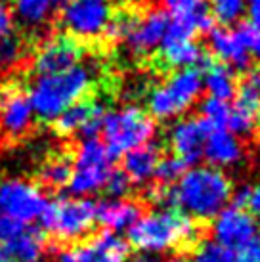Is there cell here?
Masks as SVG:
<instances>
[{"label":"cell","mask_w":260,"mask_h":262,"mask_svg":"<svg viewBox=\"0 0 260 262\" xmlns=\"http://www.w3.org/2000/svg\"><path fill=\"white\" fill-rule=\"evenodd\" d=\"M15 31V17L14 12L8 2L0 0V42H4L8 38L14 37Z\"/></svg>","instance_id":"cell-35"},{"label":"cell","mask_w":260,"mask_h":262,"mask_svg":"<svg viewBox=\"0 0 260 262\" xmlns=\"http://www.w3.org/2000/svg\"><path fill=\"white\" fill-rule=\"evenodd\" d=\"M48 251L54 253V262H126L130 245L121 235L103 230L77 243Z\"/></svg>","instance_id":"cell-9"},{"label":"cell","mask_w":260,"mask_h":262,"mask_svg":"<svg viewBox=\"0 0 260 262\" xmlns=\"http://www.w3.org/2000/svg\"><path fill=\"white\" fill-rule=\"evenodd\" d=\"M239 31H241V35L245 38L251 56H254V58L260 61V31L254 29L251 23H241V25H239Z\"/></svg>","instance_id":"cell-38"},{"label":"cell","mask_w":260,"mask_h":262,"mask_svg":"<svg viewBox=\"0 0 260 262\" xmlns=\"http://www.w3.org/2000/svg\"><path fill=\"white\" fill-rule=\"evenodd\" d=\"M128 245L144 255H163L184 247L197 237V226L174 207H157L140 214L128 230Z\"/></svg>","instance_id":"cell-2"},{"label":"cell","mask_w":260,"mask_h":262,"mask_svg":"<svg viewBox=\"0 0 260 262\" xmlns=\"http://www.w3.org/2000/svg\"><path fill=\"white\" fill-rule=\"evenodd\" d=\"M142 214L140 205L132 199H107L96 205V224H100L105 232H124Z\"/></svg>","instance_id":"cell-20"},{"label":"cell","mask_w":260,"mask_h":262,"mask_svg":"<svg viewBox=\"0 0 260 262\" xmlns=\"http://www.w3.org/2000/svg\"><path fill=\"white\" fill-rule=\"evenodd\" d=\"M105 117V107L98 100H80L61 113L54 121L56 132L59 136H75L80 134L82 140L96 138L101 130V123Z\"/></svg>","instance_id":"cell-14"},{"label":"cell","mask_w":260,"mask_h":262,"mask_svg":"<svg viewBox=\"0 0 260 262\" xmlns=\"http://www.w3.org/2000/svg\"><path fill=\"white\" fill-rule=\"evenodd\" d=\"M231 262H260V232L249 245L239 251H233Z\"/></svg>","instance_id":"cell-37"},{"label":"cell","mask_w":260,"mask_h":262,"mask_svg":"<svg viewBox=\"0 0 260 262\" xmlns=\"http://www.w3.org/2000/svg\"><path fill=\"white\" fill-rule=\"evenodd\" d=\"M100 132L103 134V144L107 151L117 157L144 144H149L157 132V126L151 115L145 113L142 107L123 105L105 111Z\"/></svg>","instance_id":"cell-6"},{"label":"cell","mask_w":260,"mask_h":262,"mask_svg":"<svg viewBox=\"0 0 260 262\" xmlns=\"http://www.w3.org/2000/svg\"><path fill=\"white\" fill-rule=\"evenodd\" d=\"M203 92V77L199 67L176 69L161 84L147 94V110L151 119L168 121L184 115L193 107Z\"/></svg>","instance_id":"cell-5"},{"label":"cell","mask_w":260,"mask_h":262,"mask_svg":"<svg viewBox=\"0 0 260 262\" xmlns=\"http://www.w3.org/2000/svg\"><path fill=\"white\" fill-rule=\"evenodd\" d=\"M121 4H142V2H147V0H119Z\"/></svg>","instance_id":"cell-41"},{"label":"cell","mask_w":260,"mask_h":262,"mask_svg":"<svg viewBox=\"0 0 260 262\" xmlns=\"http://www.w3.org/2000/svg\"><path fill=\"white\" fill-rule=\"evenodd\" d=\"M258 232L256 216L235 205H228L224 211L212 219V241L231 251H239L249 245L258 235Z\"/></svg>","instance_id":"cell-12"},{"label":"cell","mask_w":260,"mask_h":262,"mask_svg":"<svg viewBox=\"0 0 260 262\" xmlns=\"http://www.w3.org/2000/svg\"><path fill=\"white\" fill-rule=\"evenodd\" d=\"M209 8L214 21L230 25V23H235L241 15L245 14L247 0H210Z\"/></svg>","instance_id":"cell-29"},{"label":"cell","mask_w":260,"mask_h":262,"mask_svg":"<svg viewBox=\"0 0 260 262\" xmlns=\"http://www.w3.org/2000/svg\"><path fill=\"white\" fill-rule=\"evenodd\" d=\"M92 84L94 69L80 61L59 73L36 75L27 96L35 117L54 123L67 107L84 100Z\"/></svg>","instance_id":"cell-3"},{"label":"cell","mask_w":260,"mask_h":262,"mask_svg":"<svg viewBox=\"0 0 260 262\" xmlns=\"http://www.w3.org/2000/svg\"><path fill=\"white\" fill-rule=\"evenodd\" d=\"M209 46L218 61L233 71L235 69L247 71L251 66V52H249V46H247L239 27L237 29L214 27L209 33Z\"/></svg>","instance_id":"cell-18"},{"label":"cell","mask_w":260,"mask_h":262,"mask_svg":"<svg viewBox=\"0 0 260 262\" xmlns=\"http://www.w3.org/2000/svg\"><path fill=\"white\" fill-rule=\"evenodd\" d=\"M188 165L184 163L178 157H166V159H161L159 165H157V170H155V178L161 182V186H174L182 178V174L188 170Z\"/></svg>","instance_id":"cell-30"},{"label":"cell","mask_w":260,"mask_h":262,"mask_svg":"<svg viewBox=\"0 0 260 262\" xmlns=\"http://www.w3.org/2000/svg\"><path fill=\"white\" fill-rule=\"evenodd\" d=\"M207 134H209V128L199 117H186L176 121L168 132V142H170V149L174 151V157L182 159L188 167L197 163L203 157Z\"/></svg>","instance_id":"cell-17"},{"label":"cell","mask_w":260,"mask_h":262,"mask_svg":"<svg viewBox=\"0 0 260 262\" xmlns=\"http://www.w3.org/2000/svg\"><path fill=\"white\" fill-rule=\"evenodd\" d=\"M25 230V224L8 214H0V243H8Z\"/></svg>","instance_id":"cell-36"},{"label":"cell","mask_w":260,"mask_h":262,"mask_svg":"<svg viewBox=\"0 0 260 262\" xmlns=\"http://www.w3.org/2000/svg\"><path fill=\"white\" fill-rule=\"evenodd\" d=\"M23 54V46L21 42L15 37L8 38L4 42H0V66H14L19 61Z\"/></svg>","instance_id":"cell-34"},{"label":"cell","mask_w":260,"mask_h":262,"mask_svg":"<svg viewBox=\"0 0 260 262\" xmlns=\"http://www.w3.org/2000/svg\"><path fill=\"white\" fill-rule=\"evenodd\" d=\"M230 102H222V100H214V98H207L199 107L203 123L207 124L209 130H226L228 126V119H230Z\"/></svg>","instance_id":"cell-27"},{"label":"cell","mask_w":260,"mask_h":262,"mask_svg":"<svg viewBox=\"0 0 260 262\" xmlns=\"http://www.w3.org/2000/svg\"><path fill=\"white\" fill-rule=\"evenodd\" d=\"M105 193L109 195V199H126L132 189V182L128 180V176L124 174L123 170H111L107 182L103 186Z\"/></svg>","instance_id":"cell-32"},{"label":"cell","mask_w":260,"mask_h":262,"mask_svg":"<svg viewBox=\"0 0 260 262\" xmlns=\"http://www.w3.org/2000/svg\"><path fill=\"white\" fill-rule=\"evenodd\" d=\"M0 77H2V66H0Z\"/></svg>","instance_id":"cell-43"},{"label":"cell","mask_w":260,"mask_h":262,"mask_svg":"<svg viewBox=\"0 0 260 262\" xmlns=\"http://www.w3.org/2000/svg\"><path fill=\"white\" fill-rule=\"evenodd\" d=\"M168 21H170V17L163 10H151L145 15H136L123 42L138 58L149 56L155 50H159Z\"/></svg>","instance_id":"cell-15"},{"label":"cell","mask_w":260,"mask_h":262,"mask_svg":"<svg viewBox=\"0 0 260 262\" xmlns=\"http://www.w3.org/2000/svg\"><path fill=\"white\" fill-rule=\"evenodd\" d=\"M161 161V149L157 144H144V146L136 147L132 151L124 153L123 159V170L128 176L132 186H144L151 178H155V170Z\"/></svg>","instance_id":"cell-22"},{"label":"cell","mask_w":260,"mask_h":262,"mask_svg":"<svg viewBox=\"0 0 260 262\" xmlns=\"http://www.w3.org/2000/svg\"><path fill=\"white\" fill-rule=\"evenodd\" d=\"M46 205V195L33 180L10 178L0 182V211L23 224L38 219Z\"/></svg>","instance_id":"cell-10"},{"label":"cell","mask_w":260,"mask_h":262,"mask_svg":"<svg viewBox=\"0 0 260 262\" xmlns=\"http://www.w3.org/2000/svg\"><path fill=\"white\" fill-rule=\"evenodd\" d=\"M168 17L170 19H182L195 25L197 33H207L214 29V17L210 14L207 0H163Z\"/></svg>","instance_id":"cell-24"},{"label":"cell","mask_w":260,"mask_h":262,"mask_svg":"<svg viewBox=\"0 0 260 262\" xmlns=\"http://www.w3.org/2000/svg\"><path fill=\"white\" fill-rule=\"evenodd\" d=\"M233 205L235 207H241V209H247V211L254 214V216H260V182L253 188H243L239 189L237 193H233Z\"/></svg>","instance_id":"cell-33"},{"label":"cell","mask_w":260,"mask_h":262,"mask_svg":"<svg viewBox=\"0 0 260 262\" xmlns=\"http://www.w3.org/2000/svg\"><path fill=\"white\" fill-rule=\"evenodd\" d=\"M65 0H12L15 21L27 29H40L52 19Z\"/></svg>","instance_id":"cell-25"},{"label":"cell","mask_w":260,"mask_h":262,"mask_svg":"<svg viewBox=\"0 0 260 262\" xmlns=\"http://www.w3.org/2000/svg\"><path fill=\"white\" fill-rule=\"evenodd\" d=\"M113 170V155L105 144L98 138L82 140L73 155V170L69 178V189L73 195L88 197L103 189Z\"/></svg>","instance_id":"cell-7"},{"label":"cell","mask_w":260,"mask_h":262,"mask_svg":"<svg viewBox=\"0 0 260 262\" xmlns=\"http://www.w3.org/2000/svg\"><path fill=\"white\" fill-rule=\"evenodd\" d=\"M35 124V111L29 96L17 86H8L0 92V136L19 140L27 136Z\"/></svg>","instance_id":"cell-13"},{"label":"cell","mask_w":260,"mask_h":262,"mask_svg":"<svg viewBox=\"0 0 260 262\" xmlns=\"http://www.w3.org/2000/svg\"><path fill=\"white\" fill-rule=\"evenodd\" d=\"M195 35H199L193 23L170 19L166 27L165 38L159 46L163 63L174 69L199 67L203 59L201 46L195 42Z\"/></svg>","instance_id":"cell-11"},{"label":"cell","mask_w":260,"mask_h":262,"mask_svg":"<svg viewBox=\"0 0 260 262\" xmlns=\"http://www.w3.org/2000/svg\"><path fill=\"white\" fill-rule=\"evenodd\" d=\"M247 15H249V23L254 29L260 31V0H247Z\"/></svg>","instance_id":"cell-39"},{"label":"cell","mask_w":260,"mask_h":262,"mask_svg":"<svg viewBox=\"0 0 260 262\" xmlns=\"http://www.w3.org/2000/svg\"><path fill=\"white\" fill-rule=\"evenodd\" d=\"M111 17V0H65L59 10V23L65 33L80 40L103 37Z\"/></svg>","instance_id":"cell-8"},{"label":"cell","mask_w":260,"mask_h":262,"mask_svg":"<svg viewBox=\"0 0 260 262\" xmlns=\"http://www.w3.org/2000/svg\"><path fill=\"white\" fill-rule=\"evenodd\" d=\"M199 69H201L203 77V88L209 92V98L230 102L235 96L237 80H235L233 69L220 63L218 59L209 58V56H203Z\"/></svg>","instance_id":"cell-21"},{"label":"cell","mask_w":260,"mask_h":262,"mask_svg":"<svg viewBox=\"0 0 260 262\" xmlns=\"http://www.w3.org/2000/svg\"><path fill=\"white\" fill-rule=\"evenodd\" d=\"M233 195L231 180L214 167H191L170 188V205L191 220H210L222 212Z\"/></svg>","instance_id":"cell-1"},{"label":"cell","mask_w":260,"mask_h":262,"mask_svg":"<svg viewBox=\"0 0 260 262\" xmlns=\"http://www.w3.org/2000/svg\"><path fill=\"white\" fill-rule=\"evenodd\" d=\"M233 251L218 245L214 241H203L193 251L191 262H231Z\"/></svg>","instance_id":"cell-31"},{"label":"cell","mask_w":260,"mask_h":262,"mask_svg":"<svg viewBox=\"0 0 260 262\" xmlns=\"http://www.w3.org/2000/svg\"><path fill=\"white\" fill-rule=\"evenodd\" d=\"M132 262H155V258H153L151 255H140V256H136Z\"/></svg>","instance_id":"cell-40"},{"label":"cell","mask_w":260,"mask_h":262,"mask_svg":"<svg viewBox=\"0 0 260 262\" xmlns=\"http://www.w3.org/2000/svg\"><path fill=\"white\" fill-rule=\"evenodd\" d=\"M0 262H14V260H12V258H2Z\"/></svg>","instance_id":"cell-42"},{"label":"cell","mask_w":260,"mask_h":262,"mask_svg":"<svg viewBox=\"0 0 260 262\" xmlns=\"http://www.w3.org/2000/svg\"><path fill=\"white\" fill-rule=\"evenodd\" d=\"M203 157L209 161L210 167L222 170L237 165L243 159V146L233 132L209 130L203 147Z\"/></svg>","instance_id":"cell-19"},{"label":"cell","mask_w":260,"mask_h":262,"mask_svg":"<svg viewBox=\"0 0 260 262\" xmlns=\"http://www.w3.org/2000/svg\"><path fill=\"white\" fill-rule=\"evenodd\" d=\"M96 224V203L88 197H59L46 205L38 228L48 235L46 251L84 239Z\"/></svg>","instance_id":"cell-4"},{"label":"cell","mask_w":260,"mask_h":262,"mask_svg":"<svg viewBox=\"0 0 260 262\" xmlns=\"http://www.w3.org/2000/svg\"><path fill=\"white\" fill-rule=\"evenodd\" d=\"M8 256L14 262H36L42 253H46L48 235L38 228H25L17 237L2 243Z\"/></svg>","instance_id":"cell-26"},{"label":"cell","mask_w":260,"mask_h":262,"mask_svg":"<svg viewBox=\"0 0 260 262\" xmlns=\"http://www.w3.org/2000/svg\"><path fill=\"white\" fill-rule=\"evenodd\" d=\"M73 170V159L65 153H54L36 170V178L33 182L46 193H58L59 189L69 184Z\"/></svg>","instance_id":"cell-23"},{"label":"cell","mask_w":260,"mask_h":262,"mask_svg":"<svg viewBox=\"0 0 260 262\" xmlns=\"http://www.w3.org/2000/svg\"><path fill=\"white\" fill-rule=\"evenodd\" d=\"M235 96H237L235 103L260 115V71L247 73L239 82Z\"/></svg>","instance_id":"cell-28"},{"label":"cell","mask_w":260,"mask_h":262,"mask_svg":"<svg viewBox=\"0 0 260 262\" xmlns=\"http://www.w3.org/2000/svg\"><path fill=\"white\" fill-rule=\"evenodd\" d=\"M82 48L69 37H52L40 44L33 58V69L36 75H52L65 71L80 63Z\"/></svg>","instance_id":"cell-16"}]
</instances>
